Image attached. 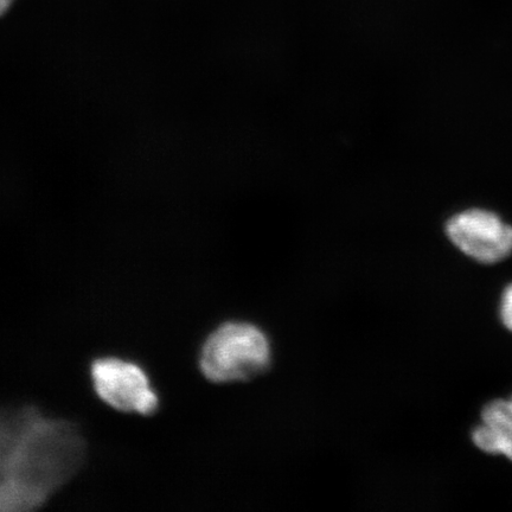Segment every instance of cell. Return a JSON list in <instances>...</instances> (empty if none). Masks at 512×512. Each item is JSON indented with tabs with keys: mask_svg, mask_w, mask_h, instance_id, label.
Returning a JSON list of instances; mask_svg holds the SVG:
<instances>
[{
	"mask_svg": "<svg viewBox=\"0 0 512 512\" xmlns=\"http://www.w3.org/2000/svg\"><path fill=\"white\" fill-rule=\"evenodd\" d=\"M0 421V510L40 509L85 465L86 440L35 406L4 409Z\"/></svg>",
	"mask_w": 512,
	"mask_h": 512,
	"instance_id": "cell-1",
	"label": "cell"
},
{
	"mask_svg": "<svg viewBox=\"0 0 512 512\" xmlns=\"http://www.w3.org/2000/svg\"><path fill=\"white\" fill-rule=\"evenodd\" d=\"M271 362L270 339L259 326L247 322L217 326L198 357L202 375L216 384L253 380L266 373Z\"/></svg>",
	"mask_w": 512,
	"mask_h": 512,
	"instance_id": "cell-2",
	"label": "cell"
},
{
	"mask_svg": "<svg viewBox=\"0 0 512 512\" xmlns=\"http://www.w3.org/2000/svg\"><path fill=\"white\" fill-rule=\"evenodd\" d=\"M89 375L96 396L115 411L143 416L157 413L159 395L138 363L115 356L95 358Z\"/></svg>",
	"mask_w": 512,
	"mask_h": 512,
	"instance_id": "cell-3",
	"label": "cell"
},
{
	"mask_svg": "<svg viewBox=\"0 0 512 512\" xmlns=\"http://www.w3.org/2000/svg\"><path fill=\"white\" fill-rule=\"evenodd\" d=\"M454 246L480 264H497L512 253V227L491 211L471 209L447 222Z\"/></svg>",
	"mask_w": 512,
	"mask_h": 512,
	"instance_id": "cell-4",
	"label": "cell"
},
{
	"mask_svg": "<svg viewBox=\"0 0 512 512\" xmlns=\"http://www.w3.org/2000/svg\"><path fill=\"white\" fill-rule=\"evenodd\" d=\"M473 443L485 453L503 454L512 462V399L486 405L482 425L472 433Z\"/></svg>",
	"mask_w": 512,
	"mask_h": 512,
	"instance_id": "cell-5",
	"label": "cell"
},
{
	"mask_svg": "<svg viewBox=\"0 0 512 512\" xmlns=\"http://www.w3.org/2000/svg\"><path fill=\"white\" fill-rule=\"evenodd\" d=\"M501 317L505 328L512 332V284L505 288L502 299Z\"/></svg>",
	"mask_w": 512,
	"mask_h": 512,
	"instance_id": "cell-6",
	"label": "cell"
},
{
	"mask_svg": "<svg viewBox=\"0 0 512 512\" xmlns=\"http://www.w3.org/2000/svg\"><path fill=\"white\" fill-rule=\"evenodd\" d=\"M12 0H0V10L4 12L6 9L9 8Z\"/></svg>",
	"mask_w": 512,
	"mask_h": 512,
	"instance_id": "cell-7",
	"label": "cell"
}]
</instances>
